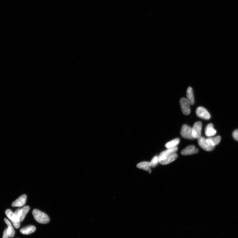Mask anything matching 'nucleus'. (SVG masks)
<instances>
[{
	"instance_id": "f257e3e1",
	"label": "nucleus",
	"mask_w": 238,
	"mask_h": 238,
	"mask_svg": "<svg viewBox=\"0 0 238 238\" xmlns=\"http://www.w3.org/2000/svg\"><path fill=\"white\" fill-rule=\"evenodd\" d=\"M33 215L35 220L38 223L42 224L48 223L50 221L49 217L46 214L37 209L33 211Z\"/></svg>"
},
{
	"instance_id": "f03ea898",
	"label": "nucleus",
	"mask_w": 238,
	"mask_h": 238,
	"mask_svg": "<svg viewBox=\"0 0 238 238\" xmlns=\"http://www.w3.org/2000/svg\"><path fill=\"white\" fill-rule=\"evenodd\" d=\"M30 210V207L28 206L24 207L21 209H19L16 211L14 214L19 221L20 223L24 219L25 217Z\"/></svg>"
},
{
	"instance_id": "7ed1b4c3",
	"label": "nucleus",
	"mask_w": 238,
	"mask_h": 238,
	"mask_svg": "<svg viewBox=\"0 0 238 238\" xmlns=\"http://www.w3.org/2000/svg\"><path fill=\"white\" fill-rule=\"evenodd\" d=\"M202 123L200 121L195 123L192 128V135L194 139H198L201 137Z\"/></svg>"
},
{
	"instance_id": "20e7f679",
	"label": "nucleus",
	"mask_w": 238,
	"mask_h": 238,
	"mask_svg": "<svg viewBox=\"0 0 238 238\" xmlns=\"http://www.w3.org/2000/svg\"><path fill=\"white\" fill-rule=\"evenodd\" d=\"M181 134L184 138L192 140L194 139L192 136V128L186 124L182 126Z\"/></svg>"
},
{
	"instance_id": "39448f33",
	"label": "nucleus",
	"mask_w": 238,
	"mask_h": 238,
	"mask_svg": "<svg viewBox=\"0 0 238 238\" xmlns=\"http://www.w3.org/2000/svg\"><path fill=\"white\" fill-rule=\"evenodd\" d=\"M182 112L186 115H189L190 113V103L186 98H182L180 100Z\"/></svg>"
},
{
	"instance_id": "423d86ee",
	"label": "nucleus",
	"mask_w": 238,
	"mask_h": 238,
	"mask_svg": "<svg viewBox=\"0 0 238 238\" xmlns=\"http://www.w3.org/2000/svg\"><path fill=\"white\" fill-rule=\"evenodd\" d=\"M5 214L11 221L13 226L16 228H19L20 226V223L19 221L15 215L14 213L9 209H8L5 211Z\"/></svg>"
},
{
	"instance_id": "0eeeda50",
	"label": "nucleus",
	"mask_w": 238,
	"mask_h": 238,
	"mask_svg": "<svg viewBox=\"0 0 238 238\" xmlns=\"http://www.w3.org/2000/svg\"><path fill=\"white\" fill-rule=\"evenodd\" d=\"M196 114L198 117L205 120H208L211 118L209 113L206 108L202 107L197 108L196 110Z\"/></svg>"
},
{
	"instance_id": "6e6552de",
	"label": "nucleus",
	"mask_w": 238,
	"mask_h": 238,
	"mask_svg": "<svg viewBox=\"0 0 238 238\" xmlns=\"http://www.w3.org/2000/svg\"><path fill=\"white\" fill-rule=\"evenodd\" d=\"M198 143L200 146L204 150L207 151H210L214 150V147L211 146L206 141V139L201 136L198 139Z\"/></svg>"
},
{
	"instance_id": "1a4fd4ad",
	"label": "nucleus",
	"mask_w": 238,
	"mask_h": 238,
	"mask_svg": "<svg viewBox=\"0 0 238 238\" xmlns=\"http://www.w3.org/2000/svg\"><path fill=\"white\" fill-rule=\"evenodd\" d=\"M178 150V148L176 147L173 148H170V149H168L167 150L161 152L158 156L160 161L165 159V158L168 157V156L175 153Z\"/></svg>"
},
{
	"instance_id": "9d476101",
	"label": "nucleus",
	"mask_w": 238,
	"mask_h": 238,
	"mask_svg": "<svg viewBox=\"0 0 238 238\" xmlns=\"http://www.w3.org/2000/svg\"><path fill=\"white\" fill-rule=\"evenodd\" d=\"M27 197L25 195H23L19 197L12 203V207H22L24 205L26 202Z\"/></svg>"
},
{
	"instance_id": "9b49d317",
	"label": "nucleus",
	"mask_w": 238,
	"mask_h": 238,
	"mask_svg": "<svg viewBox=\"0 0 238 238\" xmlns=\"http://www.w3.org/2000/svg\"><path fill=\"white\" fill-rule=\"evenodd\" d=\"M198 152V150L194 145H189L185 148L181 152V154L182 155H192L197 153Z\"/></svg>"
},
{
	"instance_id": "f8f14e48",
	"label": "nucleus",
	"mask_w": 238,
	"mask_h": 238,
	"mask_svg": "<svg viewBox=\"0 0 238 238\" xmlns=\"http://www.w3.org/2000/svg\"><path fill=\"white\" fill-rule=\"evenodd\" d=\"M205 131L206 136L209 137L215 135L217 133L216 130L214 128L213 124L212 123L209 124L206 126Z\"/></svg>"
},
{
	"instance_id": "ddd939ff",
	"label": "nucleus",
	"mask_w": 238,
	"mask_h": 238,
	"mask_svg": "<svg viewBox=\"0 0 238 238\" xmlns=\"http://www.w3.org/2000/svg\"><path fill=\"white\" fill-rule=\"evenodd\" d=\"M178 157V155L176 153H174V154L168 156L163 160L160 161V163L161 165H168L175 160Z\"/></svg>"
},
{
	"instance_id": "4468645a",
	"label": "nucleus",
	"mask_w": 238,
	"mask_h": 238,
	"mask_svg": "<svg viewBox=\"0 0 238 238\" xmlns=\"http://www.w3.org/2000/svg\"><path fill=\"white\" fill-rule=\"evenodd\" d=\"M137 168L143 169L145 171H149L150 173H151L152 171L150 168L151 167L150 162L148 161H143L140 162L137 165Z\"/></svg>"
},
{
	"instance_id": "2eb2a0df",
	"label": "nucleus",
	"mask_w": 238,
	"mask_h": 238,
	"mask_svg": "<svg viewBox=\"0 0 238 238\" xmlns=\"http://www.w3.org/2000/svg\"><path fill=\"white\" fill-rule=\"evenodd\" d=\"M221 138L220 136L214 137H209L206 139V141L211 146L215 147L216 145H218L220 142Z\"/></svg>"
},
{
	"instance_id": "dca6fc26",
	"label": "nucleus",
	"mask_w": 238,
	"mask_h": 238,
	"mask_svg": "<svg viewBox=\"0 0 238 238\" xmlns=\"http://www.w3.org/2000/svg\"><path fill=\"white\" fill-rule=\"evenodd\" d=\"M187 99L190 103V105H193L195 103L194 93L191 87H189L187 91Z\"/></svg>"
},
{
	"instance_id": "f3484780",
	"label": "nucleus",
	"mask_w": 238,
	"mask_h": 238,
	"mask_svg": "<svg viewBox=\"0 0 238 238\" xmlns=\"http://www.w3.org/2000/svg\"><path fill=\"white\" fill-rule=\"evenodd\" d=\"M36 227L33 226L26 227L21 229L20 232L21 233L26 235L30 234L36 231Z\"/></svg>"
},
{
	"instance_id": "a211bd4d",
	"label": "nucleus",
	"mask_w": 238,
	"mask_h": 238,
	"mask_svg": "<svg viewBox=\"0 0 238 238\" xmlns=\"http://www.w3.org/2000/svg\"><path fill=\"white\" fill-rule=\"evenodd\" d=\"M4 220L5 223L7 224L8 226V228H7L8 234H9L10 237L12 238L14 237L15 234V232L11 224L6 218H5Z\"/></svg>"
},
{
	"instance_id": "6ab92c4d",
	"label": "nucleus",
	"mask_w": 238,
	"mask_h": 238,
	"mask_svg": "<svg viewBox=\"0 0 238 238\" xmlns=\"http://www.w3.org/2000/svg\"><path fill=\"white\" fill-rule=\"evenodd\" d=\"M180 142V140L179 138H176L167 143L165 146L167 149L175 147L179 144Z\"/></svg>"
},
{
	"instance_id": "aec40b11",
	"label": "nucleus",
	"mask_w": 238,
	"mask_h": 238,
	"mask_svg": "<svg viewBox=\"0 0 238 238\" xmlns=\"http://www.w3.org/2000/svg\"><path fill=\"white\" fill-rule=\"evenodd\" d=\"M151 167L153 168L157 166L160 163L159 158L158 156H155L152 159L150 162Z\"/></svg>"
},
{
	"instance_id": "412c9836",
	"label": "nucleus",
	"mask_w": 238,
	"mask_h": 238,
	"mask_svg": "<svg viewBox=\"0 0 238 238\" xmlns=\"http://www.w3.org/2000/svg\"><path fill=\"white\" fill-rule=\"evenodd\" d=\"M232 136L235 140L238 141V129L236 130L233 132Z\"/></svg>"
},
{
	"instance_id": "4be33fe9",
	"label": "nucleus",
	"mask_w": 238,
	"mask_h": 238,
	"mask_svg": "<svg viewBox=\"0 0 238 238\" xmlns=\"http://www.w3.org/2000/svg\"><path fill=\"white\" fill-rule=\"evenodd\" d=\"M9 234H8L7 232V229H6L4 230V232L3 236L2 238H9Z\"/></svg>"
}]
</instances>
